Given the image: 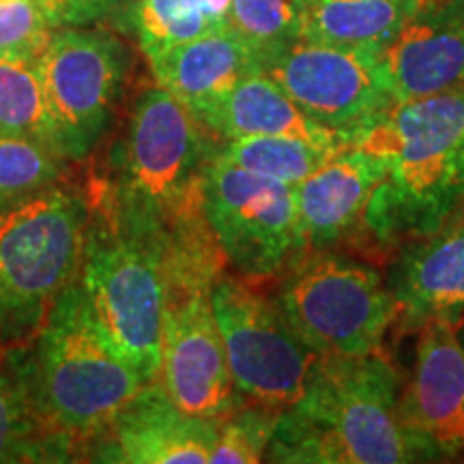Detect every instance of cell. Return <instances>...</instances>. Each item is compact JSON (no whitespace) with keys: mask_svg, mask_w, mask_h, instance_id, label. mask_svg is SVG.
<instances>
[{"mask_svg":"<svg viewBox=\"0 0 464 464\" xmlns=\"http://www.w3.org/2000/svg\"><path fill=\"white\" fill-rule=\"evenodd\" d=\"M357 147L387 164L363 243L387 254L439 230L464 205V84L398 102Z\"/></svg>","mask_w":464,"mask_h":464,"instance_id":"6da1fadb","label":"cell"},{"mask_svg":"<svg viewBox=\"0 0 464 464\" xmlns=\"http://www.w3.org/2000/svg\"><path fill=\"white\" fill-rule=\"evenodd\" d=\"M266 460L288 464L415 462L398 420V372L381 351L318 355L304 393L282 411Z\"/></svg>","mask_w":464,"mask_h":464,"instance_id":"7a4b0ae2","label":"cell"},{"mask_svg":"<svg viewBox=\"0 0 464 464\" xmlns=\"http://www.w3.org/2000/svg\"><path fill=\"white\" fill-rule=\"evenodd\" d=\"M20 374L39 421L69 448L103 439L121 411L147 387L103 335L75 280L50 307Z\"/></svg>","mask_w":464,"mask_h":464,"instance_id":"3957f363","label":"cell"},{"mask_svg":"<svg viewBox=\"0 0 464 464\" xmlns=\"http://www.w3.org/2000/svg\"><path fill=\"white\" fill-rule=\"evenodd\" d=\"M78 277L91 314L114 351L147 385L158 382L166 299L161 237L133 230L95 194Z\"/></svg>","mask_w":464,"mask_h":464,"instance_id":"277c9868","label":"cell"},{"mask_svg":"<svg viewBox=\"0 0 464 464\" xmlns=\"http://www.w3.org/2000/svg\"><path fill=\"white\" fill-rule=\"evenodd\" d=\"M213 133L161 86L138 95L121 149L114 185H100L127 226L161 237L183 208L202 196V172L219 144Z\"/></svg>","mask_w":464,"mask_h":464,"instance_id":"5b68a950","label":"cell"},{"mask_svg":"<svg viewBox=\"0 0 464 464\" xmlns=\"http://www.w3.org/2000/svg\"><path fill=\"white\" fill-rule=\"evenodd\" d=\"M89 200L52 185L0 213V342L37 334L80 271Z\"/></svg>","mask_w":464,"mask_h":464,"instance_id":"8992f818","label":"cell"},{"mask_svg":"<svg viewBox=\"0 0 464 464\" xmlns=\"http://www.w3.org/2000/svg\"><path fill=\"white\" fill-rule=\"evenodd\" d=\"M277 280V307L316 355H370L396 324L379 271L335 249H305Z\"/></svg>","mask_w":464,"mask_h":464,"instance_id":"52a82bcc","label":"cell"},{"mask_svg":"<svg viewBox=\"0 0 464 464\" xmlns=\"http://www.w3.org/2000/svg\"><path fill=\"white\" fill-rule=\"evenodd\" d=\"M202 211L228 265L247 280L280 277L305 252L295 185L230 164L219 149L202 172Z\"/></svg>","mask_w":464,"mask_h":464,"instance_id":"ba28073f","label":"cell"},{"mask_svg":"<svg viewBox=\"0 0 464 464\" xmlns=\"http://www.w3.org/2000/svg\"><path fill=\"white\" fill-rule=\"evenodd\" d=\"M211 305L237 392L249 402L290 409L304 393L318 355L295 334L276 299L247 277L224 271L211 288Z\"/></svg>","mask_w":464,"mask_h":464,"instance_id":"9c48e42d","label":"cell"},{"mask_svg":"<svg viewBox=\"0 0 464 464\" xmlns=\"http://www.w3.org/2000/svg\"><path fill=\"white\" fill-rule=\"evenodd\" d=\"M130 50L106 28L65 26L37 61L58 153L84 160L112 119L130 72Z\"/></svg>","mask_w":464,"mask_h":464,"instance_id":"30bf717a","label":"cell"},{"mask_svg":"<svg viewBox=\"0 0 464 464\" xmlns=\"http://www.w3.org/2000/svg\"><path fill=\"white\" fill-rule=\"evenodd\" d=\"M379 54L297 39L271 56L263 72L307 116L353 147L396 106L382 80Z\"/></svg>","mask_w":464,"mask_h":464,"instance_id":"8fae6325","label":"cell"},{"mask_svg":"<svg viewBox=\"0 0 464 464\" xmlns=\"http://www.w3.org/2000/svg\"><path fill=\"white\" fill-rule=\"evenodd\" d=\"M213 284L164 282L160 382L185 413L222 420L246 398L237 392L226 359L211 305Z\"/></svg>","mask_w":464,"mask_h":464,"instance_id":"7c38bea8","label":"cell"},{"mask_svg":"<svg viewBox=\"0 0 464 464\" xmlns=\"http://www.w3.org/2000/svg\"><path fill=\"white\" fill-rule=\"evenodd\" d=\"M415 368L398 420L417 460H440L464 451V348L458 324L432 321L420 329Z\"/></svg>","mask_w":464,"mask_h":464,"instance_id":"4fadbf2b","label":"cell"},{"mask_svg":"<svg viewBox=\"0 0 464 464\" xmlns=\"http://www.w3.org/2000/svg\"><path fill=\"white\" fill-rule=\"evenodd\" d=\"M400 334L432 321L460 324L464 316V205L430 235L398 247L387 284Z\"/></svg>","mask_w":464,"mask_h":464,"instance_id":"5bb4252c","label":"cell"},{"mask_svg":"<svg viewBox=\"0 0 464 464\" xmlns=\"http://www.w3.org/2000/svg\"><path fill=\"white\" fill-rule=\"evenodd\" d=\"M387 164L363 147H346L314 174L295 185L297 218L305 249H335L363 241L370 200Z\"/></svg>","mask_w":464,"mask_h":464,"instance_id":"9a60e30c","label":"cell"},{"mask_svg":"<svg viewBox=\"0 0 464 464\" xmlns=\"http://www.w3.org/2000/svg\"><path fill=\"white\" fill-rule=\"evenodd\" d=\"M379 63L396 103L464 84V0H426Z\"/></svg>","mask_w":464,"mask_h":464,"instance_id":"2e32d148","label":"cell"},{"mask_svg":"<svg viewBox=\"0 0 464 464\" xmlns=\"http://www.w3.org/2000/svg\"><path fill=\"white\" fill-rule=\"evenodd\" d=\"M218 421L179 409L161 382H150L103 434L102 460L130 464L211 462Z\"/></svg>","mask_w":464,"mask_h":464,"instance_id":"e0dca14e","label":"cell"},{"mask_svg":"<svg viewBox=\"0 0 464 464\" xmlns=\"http://www.w3.org/2000/svg\"><path fill=\"white\" fill-rule=\"evenodd\" d=\"M158 86L198 119L249 73L263 72L254 52L228 26L172 45L150 58Z\"/></svg>","mask_w":464,"mask_h":464,"instance_id":"ac0fdd59","label":"cell"},{"mask_svg":"<svg viewBox=\"0 0 464 464\" xmlns=\"http://www.w3.org/2000/svg\"><path fill=\"white\" fill-rule=\"evenodd\" d=\"M198 121L224 140L243 136H290L335 149L348 147L338 133L307 116L265 72L239 80L222 100L207 108Z\"/></svg>","mask_w":464,"mask_h":464,"instance_id":"d6986e66","label":"cell"},{"mask_svg":"<svg viewBox=\"0 0 464 464\" xmlns=\"http://www.w3.org/2000/svg\"><path fill=\"white\" fill-rule=\"evenodd\" d=\"M426 0H301L305 42L382 52Z\"/></svg>","mask_w":464,"mask_h":464,"instance_id":"ffe728a7","label":"cell"},{"mask_svg":"<svg viewBox=\"0 0 464 464\" xmlns=\"http://www.w3.org/2000/svg\"><path fill=\"white\" fill-rule=\"evenodd\" d=\"M230 0H136L131 31L144 56L228 26Z\"/></svg>","mask_w":464,"mask_h":464,"instance_id":"44dd1931","label":"cell"},{"mask_svg":"<svg viewBox=\"0 0 464 464\" xmlns=\"http://www.w3.org/2000/svg\"><path fill=\"white\" fill-rule=\"evenodd\" d=\"M340 150L290 136H243L219 142V155L230 164L286 185L305 181Z\"/></svg>","mask_w":464,"mask_h":464,"instance_id":"7402d4cb","label":"cell"},{"mask_svg":"<svg viewBox=\"0 0 464 464\" xmlns=\"http://www.w3.org/2000/svg\"><path fill=\"white\" fill-rule=\"evenodd\" d=\"M72 448L39 421L24 382L0 374V462L65 460Z\"/></svg>","mask_w":464,"mask_h":464,"instance_id":"603a6c76","label":"cell"},{"mask_svg":"<svg viewBox=\"0 0 464 464\" xmlns=\"http://www.w3.org/2000/svg\"><path fill=\"white\" fill-rule=\"evenodd\" d=\"M0 136L33 138L58 153L37 61L0 56Z\"/></svg>","mask_w":464,"mask_h":464,"instance_id":"cb8c5ba5","label":"cell"},{"mask_svg":"<svg viewBox=\"0 0 464 464\" xmlns=\"http://www.w3.org/2000/svg\"><path fill=\"white\" fill-rule=\"evenodd\" d=\"M63 160L33 138L0 136V213L56 185Z\"/></svg>","mask_w":464,"mask_h":464,"instance_id":"d4e9b609","label":"cell"},{"mask_svg":"<svg viewBox=\"0 0 464 464\" xmlns=\"http://www.w3.org/2000/svg\"><path fill=\"white\" fill-rule=\"evenodd\" d=\"M228 28L263 67L301 37V0H230Z\"/></svg>","mask_w":464,"mask_h":464,"instance_id":"484cf974","label":"cell"},{"mask_svg":"<svg viewBox=\"0 0 464 464\" xmlns=\"http://www.w3.org/2000/svg\"><path fill=\"white\" fill-rule=\"evenodd\" d=\"M282 411L263 404H241L218 421L211 462L254 464L265 460L280 423Z\"/></svg>","mask_w":464,"mask_h":464,"instance_id":"4316f807","label":"cell"},{"mask_svg":"<svg viewBox=\"0 0 464 464\" xmlns=\"http://www.w3.org/2000/svg\"><path fill=\"white\" fill-rule=\"evenodd\" d=\"M52 28L34 0H0V56L39 61L54 34Z\"/></svg>","mask_w":464,"mask_h":464,"instance_id":"83f0119b","label":"cell"},{"mask_svg":"<svg viewBox=\"0 0 464 464\" xmlns=\"http://www.w3.org/2000/svg\"><path fill=\"white\" fill-rule=\"evenodd\" d=\"M54 28L91 26L112 20L116 26L131 31L136 0H34Z\"/></svg>","mask_w":464,"mask_h":464,"instance_id":"f1b7e54d","label":"cell"}]
</instances>
